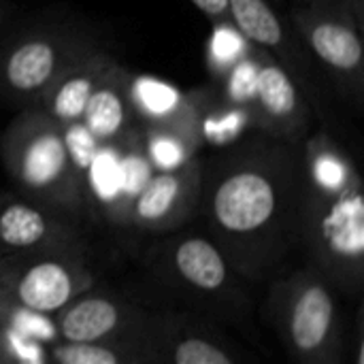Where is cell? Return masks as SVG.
<instances>
[{"mask_svg": "<svg viewBox=\"0 0 364 364\" xmlns=\"http://www.w3.org/2000/svg\"><path fill=\"white\" fill-rule=\"evenodd\" d=\"M213 36L207 47V58H209V68L213 75L220 79L226 75L237 62H241L247 53H252L256 47L247 43L232 23H213Z\"/></svg>", "mask_w": 364, "mask_h": 364, "instance_id": "20", "label": "cell"}, {"mask_svg": "<svg viewBox=\"0 0 364 364\" xmlns=\"http://www.w3.org/2000/svg\"><path fill=\"white\" fill-rule=\"evenodd\" d=\"M305 177V175H303ZM299 247L337 292H358L364 279L363 179L341 190H316L305 183Z\"/></svg>", "mask_w": 364, "mask_h": 364, "instance_id": "3", "label": "cell"}, {"mask_svg": "<svg viewBox=\"0 0 364 364\" xmlns=\"http://www.w3.org/2000/svg\"><path fill=\"white\" fill-rule=\"evenodd\" d=\"M2 356V354H0ZM4 358V356H2ZM6 360V358H4ZM6 364H49L45 358H41V360H6Z\"/></svg>", "mask_w": 364, "mask_h": 364, "instance_id": "22", "label": "cell"}, {"mask_svg": "<svg viewBox=\"0 0 364 364\" xmlns=\"http://www.w3.org/2000/svg\"><path fill=\"white\" fill-rule=\"evenodd\" d=\"M92 286L94 273L83 252L0 260V305L32 316L53 318Z\"/></svg>", "mask_w": 364, "mask_h": 364, "instance_id": "6", "label": "cell"}, {"mask_svg": "<svg viewBox=\"0 0 364 364\" xmlns=\"http://www.w3.org/2000/svg\"><path fill=\"white\" fill-rule=\"evenodd\" d=\"M0 156L19 194L68 220L81 218L87 190L73 162L66 132L38 107H26L4 130Z\"/></svg>", "mask_w": 364, "mask_h": 364, "instance_id": "2", "label": "cell"}, {"mask_svg": "<svg viewBox=\"0 0 364 364\" xmlns=\"http://www.w3.org/2000/svg\"><path fill=\"white\" fill-rule=\"evenodd\" d=\"M360 11L352 0H307L292 11V23L301 43L339 83V87L363 98L364 45L360 36Z\"/></svg>", "mask_w": 364, "mask_h": 364, "instance_id": "7", "label": "cell"}, {"mask_svg": "<svg viewBox=\"0 0 364 364\" xmlns=\"http://www.w3.org/2000/svg\"><path fill=\"white\" fill-rule=\"evenodd\" d=\"M303 188L301 145L262 132L203 158L198 211L243 282L275 275L299 250Z\"/></svg>", "mask_w": 364, "mask_h": 364, "instance_id": "1", "label": "cell"}, {"mask_svg": "<svg viewBox=\"0 0 364 364\" xmlns=\"http://www.w3.org/2000/svg\"><path fill=\"white\" fill-rule=\"evenodd\" d=\"M168 235L147 258V269L162 290L196 309L237 311L243 307V279L209 235Z\"/></svg>", "mask_w": 364, "mask_h": 364, "instance_id": "5", "label": "cell"}, {"mask_svg": "<svg viewBox=\"0 0 364 364\" xmlns=\"http://www.w3.org/2000/svg\"><path fill=\"white\" fill-rule=\"evenodd\" d=\"M130 75L115 60L85 105L81 124L98 145L119 143L139 128L130 105Z\"/></svg>", "mask_w": 364, "mask_h": 364, "instance_id": "16", "label": "cell"}, {"mask_svg": "<svg viewBox=\"0 0 364 364\" xmlns=\"http://www.w3.org/2000/svg\"><path fill=\"white\" fill-rule=\"evenodd\" d=\"M2 6H4V2L0 0V19H2Z\"/></svg>", "mask_w": 364, "mask_h": 364, "instance_id": "23", "label": "cell"}, {"mask_svg": "<svg viewBox=\"0 0 364 364\" xmlns=\"http://www.w3.org/2000/svg\"><path fill=\"white\" fill-rule=\"evenodd\" d=\"M113 64L115 58L111 53L92 47L51 85V90L38 100L36 107L62 128L81 124L90 96Z\"/></svg>", "mask_w": 364, "mask_h": 364, "instance_id": "15", "label": "cell"}, {"mask_svg": "<svg viewBox=\"0 0 364 364\" xmlns=\"http://www.w3.org/2000/svg\"><path fill=\"white\" fill-rule=\"evenodd\" d=\"M228 19L247 43L275 58L292 77L303 68L296 41L269 0H228Z\"/></svg>", "mask_w": 364, "mask_h": 364, "instance_id": "17", "label": "cell"}, {"mask_svg": "<svg viewBox=\"0 0 364 364\" xmlns=\"http://www.w3.org/2000/svg\"><path fill=\"white\" fill-rule=\"evenodd\" d=\"M141 364H243L209 326L188 314L156 311Z\"/></svg>", "mask_w": 364, "mask_h": 364, "instance_id": "13", "label": "cell"}, {"mask_svg": "<svg viewBox=\"0 0 364 364\" xmlns=\"http://www.w3.org/2000/svg\"><path fill=\"white\" fill-rule=\"evenodd\" d=\"M143 151L151 171H173L200 154L203 134L186 128H141Z\"/></svg>", "mask_w": 364, "mask_h": 364, "instance_id": "18", "label": "cell"}, {"mask_svg": "<svg viewBox=\"0 0 364 364\" xmlns=\"http://www.w3.org/2000/svg\"><path fill=\"white\" fill-rule=\"evenodd\" d=\"M254 130L301 145L311 132V107L296 79L271 55L264 58L252 102Z\"/></svg>", "mask_w": 364, "mask_h": 364, "instance_id": "12", "label": "cell"}, {"mask_svg": "<svg viewBox=\"0 0 364 364\" xmlns=\"http://www.w3.org/2000/svg\"><path fill=\"white\" fill-rule=\"evenodd\" d=\"M79 252L83 239L73 220L23 196L0 192V260Z\"/></svg>", "mask_w": 364, "mask_h": 364, "instance_id": "10", "label": "cell"}, {"mask_svg": "<svg viewBox=\"0 0 364 364\" xmlns=\"http://www.w3.org/2000/svg\"><path fill=\"white\" fill-rule=\"evenodd\" d=\"M0 364H6V360H4V358H2V356H0Z\"/></svg>", "mask_w": 364, "mask_h": 364, "instance_id": "24", "label": "cell"}, {"mask_svg": "<svg viewBox=\"0 0 364 364\" xmlns=\"http://www.w3.org/2000/svg\"><path fill=\"white\" fill-rule=\"evenodd\" d=\"M339 292L314 269L303 267L277 279L271 314L296 364H346V333Z\"/></svg>", "mask_w": 364, "mask_h": 364, "instance_id": "4", "label": "cell"}, {"mask_svg": "<svg viewBox=\"0 0 364 364\" xmlns=\"http://www.w3.org/2000/svg\"><path fill=\"white\" fill-rule=\"evenodd\" d=\"M90 49L92 43L77 32H26L0 53V90L23 109L36 107L51 85Z\"/></svg>", "mask_w": 364, "mask_h": 364, "instance_id": "8", "label": "cell"}, {"mask_svg": "<svg viewBox=\"0 0 364 364\" xmlns=\"http://www.w3.org/2000/svg\"><path fill=\"white\" fill-rule=\"evenodd\" d=\"M45 360L49 364H139V360L107 343H68L53 341L45 350Z\"/></svg>", "mask_w": 364, "mask_h": 364, "instance_id": "19", "label": "cell"}, {"mask_svg": "<svg viewBox=\"0 0 364 364\" xmlns=\"http://www.w3.org/2000/svg\"><path fill=\"white\" fill-rule=\"evenodd\" d=\"M200 173V156L173 171H154L134 196L126 226L156 235L179 230L198 211Z\"/></svg>", "mask_w": 364, "mask_h": 364, "instance_id": "11", "label": "cell"}, {"mask_svg": "<svg viewBox=\"0 0 364 364\" xmlns=\"http://www.w3.org/2000/svg\"><path fill=\"white\" fill-rule=\"evenodd\" d=\"M207 102V92L186 94L162 79L130 75V105L139 128H186L203 134Z\"/></svg>", "mask_w": 364, "mask_h": 364, "instance_id": "14", "label": "cell"}, {"mask_svg": "<svg viewBox=\"0 0 364 364\" xmlns=\"http://www.w3.org/2000/svg\"><path fill=\"white\" fill-rule=\"evenodd\" d=\"M198 11H203L211 23H230L228 0H190Z\"/></svg>", "mask_w": 364, "mask_h": 364, "instance_id": "21", "label": "cell"}, {"mask_svg": "<svg viewBox=\"0 0 364 364\" xmlns=\"http://www.w3.org/2000/svg\"><path fill=\"white\" fill-rule=\"evenodd\" d=\"M154 314L115 294L87 290L53 316L55 341L107 343L132 354L141 364Z\"/></svg>", "mask_w": 364, "mask_h": 364, "instance_id": "9", "label": "cell"}]
</instances>
